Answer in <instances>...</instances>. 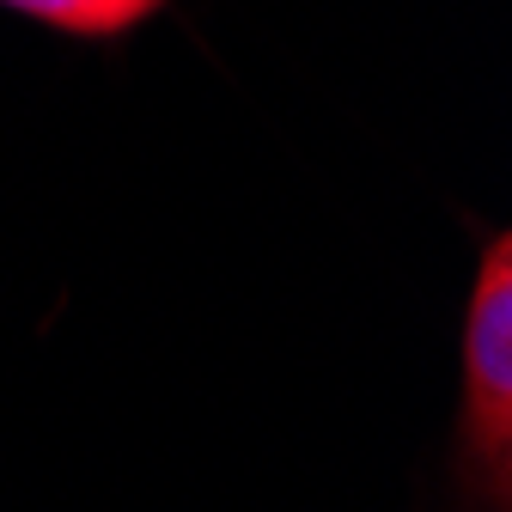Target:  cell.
<instances>
[{"label":"cell","instance_id":"6da1fadb","mask_svg":"<svg viewBox=\"0 0 512 512\" xmlns=\"http://www.w3.org/2000/svg\"><path fill=\"white\" fill-rule=\"evenodd\" d=\"M464 464L482 482L494 512H506L512 488V250L488 244L482 275L464 317V415H458Z\"/></svg>","mask_w":512,"mask_h":512},{"label":"cell","instance_id":"7a4b0ae2","mask_svg":"<svg viewBox=\"0 0 512 512\" xmlns=\"http://www.w3.org/2000/svg\"><path fill=\"white\" fill-rule=\"evenodd\" d=\"M25 19H43L55 31H86V37H110V31H128L141 25L159 0H0Z\"/></svg>","mask_w":512,"mask_h":512}]
</instances>
